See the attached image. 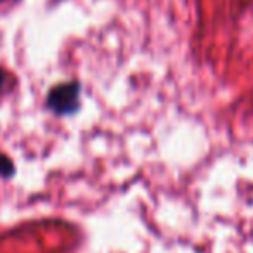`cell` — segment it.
<instances>
[{
    "instance_id": "obj_1",
    "label": "cell",
    "mask_w": 253,
    "mask_h": 253,
    "mask_svg": "<svg viewBox=\"0 0 253 253\" xmlns=\"http://www.w3.org/2000/svg\"><path fill=\"white\" fill-rule=\"evenodd\" d=\"M47 106L56 115H71L80 108V85L77 82L56 85L47 95Z\"/></svg>"
},
{
    "instance_id": "obj_2",
    "label": "cell",
    "mask_w": 253,
    "mask_h": 253,
    "mask_svg": "<svg viewBox=\"0 0 253 253\" xmlns=\"http://www.w3.org/2000/svg\"><path fill=\"white\" fill-rule=\"evenodd\" d=\"M0 175L2 177L14 175V163L11 162V158H7V156L2 155V153H0Z\"/></svg>"
},
{
    "instance_id": "obj_3",
    "label": "cell",
    "mask_w": 253,
    "mask_h": 253,
    "mask_svg": "<svg viewBox=\"0 0 253 253\" xmlns=\"http://www.w3.org/2000/svg\"><path fill=\"white\" fill-rule=\"evenodd\" d=\"M2 82H4V73L0 71V87H2Z\"/></svg>"
}]
</instances>
